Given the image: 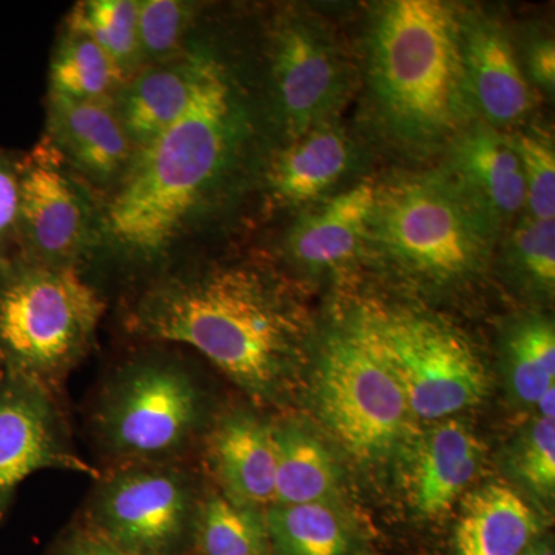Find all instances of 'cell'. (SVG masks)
Masks as SVG:
<instances>
[{
    "mask_svg": "<svg viewBox=\"0 0 555 555\" xmlns=\"http://www.w3.org/2000/svg\"><path fill=\"white\" fill-rule=\"evenodd\" d=\"M124 327L144 341L190 347L261 406L291 387L308 343V318L291 288L255 261L155 278L127 306Z\"/></svg>",
    "mask_w": 555,
    "mask_h": 555,
    "instance_id": "1",
    "label": "cell"
},
{
    "mask_svg": "<svg viewBox=\"0 0 555 555\" xmlns=\"http://www.w3.org/2000/svg\"><path fill=\"white\" fill-rule=\"evenodd\" d=\"M257 109L219 60L188 112L134 150L100 210V241L113 255L152 264L201 215L232 192L250 159Z\"/></svg>",
    "mask_w": 555,
    "mask_h": 555,
    "instance_id": "2",
    "label": "cell"
},
{
    "mask_svg": "<svg viewBox=\"0 0 555 555\" xmlns=\"http://www.w3.org/2000/svg\"><path fill=\"white\" fill-rule=\"evenodd\" d=\"M356 51L360 120L369 141L411 163H427L477 120L463 65L460 5L372 3Z\"/></svg>",
    "mask_w": 555,
    "mask_h": 555,
    "instance_id": "3",
    "label": "cell"
},
{
    "mask_svg": "<svg viewBox=\"0 0 555 555\" xmlns=\"http://www.w3.org/2000/svg\"><path fill=\"white\" fill-rule=\"evenodd\" d=\"M503 230L441 164L377 177L363 261L420 287L451 291L483 276Z\"/></svg>",
    "mask_w": 555,
    "mask_h": 555,
    "instance_id": "4",
    "label": "cell"
},
{
    "mask_svg": "<svg viewBox=\"0 0 555 555\" xmlns=\"http://www.w3.org/2000/svg\"><path fill=\"white\" fill-rule=\"evenodd\" d=\"M215 412L188 358L141 350L101 379L87 412V430L104 467L189 463Z\"/></svg>",
    "mask_w": 555,
    "mask_h": 555,
    "instance_id": "5",
    "label": "cell"
},
{
    "mask_svg": "<svg viewBox=\"0 0 555 555\" xmlns=\"http://www.w3.org/2000/svg\"><path fill=\"white\" fill-rule=\"evenodd\" d=\"M105 299L80 269L13 258L0 264V372L64 398L89 357Z\"/></svg>",
    "mask_w": 555,
    "mask_h": 555,
    "instance_id": "6",
    "label": "cell"
},
{
    "mask_svg": "<svg viewBox=\"0 0 555 555\" xmlns=\"http://www.w3.org/2000/svg\"><path fill=\"white\" fill-rule=\"evenodd\" d=\"M347 317L392 372L415 420L452 418L485 400L483 361L449 321L378 301L363 302Z\"/></svg>",
    "mask_w": 555,
    "mask_h": 555,
    "instance_id": "7",
    "label": "cell"
},
{
    "mask_svg": "<svg viewBox=\"0 0 555 555\" xmlns=\"http://www.w3.org/2000/svg\"><path fill=\"white\" fill-rule=\"evenodd\" d=\"M266 118L278 145L341 120L360 93L356 49L326 17L287 7L266 35Z\"/></svg>",
    "mask_w": 555,
    "mask_h": 555,
    "instance_id": "8",
    "label": "cell"
},
{
    "mask_svg": "<svg viewBox=\"0 0 555 555\" xmlns=\"http://www.w3.org/2000/svg\"><path fill=\"white\" fill-rule=\"evenodd\" d=\"M310 400L321 425L363 465L389 463L414 436L403 390L349 317L321 339Z\"/></svg>",
    "mask_w": 555,
    "mask_h": 555,
    "instance_id": "9",
    "label": "cell"
},
{
    "mask_svg": "<svg viewBox=\"0 0 555 555\" xmlns=\"http://www.w3.org/2000/svg\"><path fill=\"white\" fill-rule=\"evenodd\" d=\"M100 470L78 524L130 555L192 551L204 489L189 463Z\"/></svg>",
    "mask_w": 555,
    "mask_h": 555,
    "instance_id": "10",
    "label": "cell"
},
{
    "mask_svg": "<svg viewBox=\"0 0 555 555\" xmlns=\"http://www.w3.org/2000/svg\"><path fill=\"white\" fill-rule=\"evenodd\" d=\"M100 241V210L87 185L42 138L20 158L17 257L80 269Z\"/></svg>",
    "mask_w": 555,
    "mask_h": 555,
    "instance_id": "11",
    "label": "cell"
},
{
    "mask_svg": "<svg viewBox=\"0 0 555 555\" xmlns=\"http://www.w3.org/2000/svg\"><path fill=\"white\" fill-rule=\"evenodd\" d=\"M47 469L101 473L75 447L64 398L0 372V520L20 486Z\"/></svg>",
    "mask_w": 555,
    "mask_h": 555,
    "instance_id": "12",
    "label": "cell"
},
{
    "mask_svg": "<svg viewBox=\"0 0 555 555\" xmlns=\"http://www.w3.org/2000/svg\"><path fill=\"white\" fill-rule=\"evenodd\" d=\"M463 65L477 120L496 130L525 127L535 105L513 36L499 17L460 5Z\"/></svg>",
    "mask_w": 555,
    "mask_h": 555,
    "instance_id": "13",
    "label": "cell"
},
{
    "mask_svg": "<svg viewBox=\"0 0 555 555\" xmlns=\"http://www.w3.org/2000/svg\"><path fill=\"white\" fill-rule=\"evenodd\" d=\"M366 156L363 139L341 120L278 145L262 173L270 206L298 214L349 188L367 177L363 170Z\"/></svg>",
    "mask_w": 555,
    "mask_h": 555,
    "instance_id": "14",
    "label": "cell"
},
{
    "mask_svg": "<svg viewBox=\"0 0 555 555\" xmlns=\"http://www.w3.org/2000/svg\"><path fill=\"white\" fill-rule=\"evenodd\" d=\"M211 485L244 505L268 509L275 500L273 422L251 408L217 412L199 444Z\"/></svg>",
    "mask_w": 555,
    "mask_h": 555,
    "instance_id": "15",
    "label": "cell"
},
{
    "mask_svg": "<svg viewBox=\"0 0 555 555\" xmlns=\"http://www.w3.org/2000/svg\"><path fill=\"white\" fill-rule=\"evenodd\" d=\"M375 188L377 177L367 175L298 211L283 241L288 264L312 276L341 272L363 261Z\"/></svg>",
    "mask_w": 555,
    "mask_h": 555,
    "instance_id": "16",
    "label": "cell"
},
{
    "mask_svg": "<svg viewBox=\"0 0 555 555\" xmlns=\"http://www.w3.org/2000/svg\"><path fill=\"white\" fill-rule=\"evenodd\" d=\"M404 448V488L416 516L437 520L465 496L485 463V447L462 420L429 423Z\"/></svg>",
    "mask_w": 555,
    "mask_h": 555,
    "instance_id": "17",
    "label": "cell"
},
{
    "mask_svg": "<svg viewBox=\"0 0 555 555\" xmlns=\"http://www.w3.org/2000/svg\"><path fill=\"white\" fill-rule=\"evenodd\" d=\"M43 139L79 181L98 189L115 188L134 153L115 102L49 93Z\"/></svg>",
    "mask_w": 555,
    "mask_h": 555,
    "instance_id": "18",
    "label": "cell"
},
{
    "mask_svg": "<svg viewBox=\"0 0 555 555\" xmlns=\"http://www.w3.org/2000/svg\"><path fill=\"white\" fill-rule=\"evenodd\" d=\"M219 60L206 47H189L173 60L144 65L124 83L115 105L134 150L188 112Z\"/></svg>",
    "mask_w": 555,
    "mask_h": 555,
    "instance_id": "19",
    "label": "cell"
},
{
    "mask_svg": "<svg viewBox=\"0 0 555 555\" xmlns=\"http://www.w3.org/2000/svg\"><path fill=\"white\" fill-rule=\"evenodd\" d=\"M441 158V166L491 215L503 233L525 214L524 173L506 131L474 120Z\"/></svg>",
    "mask_w": 555,
    "mask_h": 555,
    "instance_id": "20",
    "label": "cell"
},
{
    "mask_svg": "<svg viewBox=\"0 0 555 555\" xmlns=\"http://www.w3.org/2000/svg\"><path fill=\"white\" fill-rule=\"evenodd\" d=\"M539 537V518L524 496L488 483L463 496L451 555H520Z\"/></svg>",
    "mask_w": 555,
    "mask_h": 555,
    "instance_id": "21",
    "label": "cell"
},
{
    "mask_svg": "<svg viewBox=\"0 0 555 555\" xmlns=\"http://www.w3.org/2000/svg\"><path fill=\"white\" fill-rule=\"evenodd\" d=\"M266 520L273 555H375L364 529L337 502L272 505Z\"/></svg>",
    "mask_w": 555,
    "mask_h": 555,
    "instance_id": "22",
    "label": "cell"
},
{
    "mask_svg": "<svg viewBox=\"0 0 555 555\" xmlns=\"http://www.w3.org/2000/svg\"><path fill=\"white\" fill-rule=\"evenodd\" d=\"M276 440V481L273 505L337 502L338 463L312 429L283 420L273 422Z\"/></svg>",
    "mask_w": 555,
    "mask_h": 555,
    "instance_id": "23",
    "label": "cell"
},
{
    "mask_svg": "<svg viewBox=\"0 0 555 555\" xmlns=\"http://www.w3.org/2000/svg\"><path fill=\"white\" fill-rule=\"evenodd\" d=\"M500 350L511 396L524 406H535L555 386L553 318L540 312L514 317L503 328Z\"/></svg>",
    "mask_w": 555,
    "mask_h": 555,
    "instance_id": "24",
    "label": "cell"
},
{
    "mask_svg": "<svg viewBox=\"0 0 555 555\" xmlns=\"http://www.w3.org/2000/svg\"><path fill=\"white\" fill-rule=\"evenodd\" d=\"M196 555H273L266 509L244 505L211 485L196 516Z\"/></svg>",
    "mask_w": 555,
    "mask_h": 555,
    "instance_id": "25",
    "label": "cell"
},
{
    "mask_svg": "<svg viewBox=\"0 0 555 555\" xmlns=\"http://www.w3.org/2000/svg\"><path fill=\"white\" fill-rule=\"evenodd\" d=\"M126 79L82 33L65 28L50 64L51 94L76 101L115 102Z\"/></svg>",
    "mask_w": 555,
    "mask_h": 555,
    "instance_id": "26",
    "label": "cell"
},
{
    "mask_svg": "<svg viewBox=\"0 0 555 555\" xmlns=\"http://www.w3.org/2000/svg\"><path fill=\"white\" fill-rule=\"evenodd\" d=\"M65 28L93 40L126 82L142 68L138 0H83L69 11Z\"/></svg>",
    "mask_w": 555,
    "mask_h": 555,
    "instance_id": "27",
    "label": "cell"
},
{
    "mask_svg": "<svg viewBox=\"0 0 555 555\" xmlns=\"http://www.w3.org/2000/svg\"><path fill=\"white\" fill-rule=\"evenodd\" d=\"M503 266L526 291L553 299L555 291V219L520 215L500 238Z\"/></svg>",
    "mask_w": 555,
    "mask_h": 555,
    "instance_id": "28",
    "label": "cell"
},
{
    "mask_svg": "<svg viewBox=\"0 0 555 555\" xmlns=\"http://www.w3.org/2000/svg\"><path fill=\"white\" fill-rule=\"evenodd\" d=\"M198 7L181 0L138 2V40L142 67L173 60L184 53L185 40Z\"/></svg>",
    "mask_w": 555,
    "mask_h": 555,
    "instance_id": "29",
    "label": "cell"
},
{
    "mask_svg": "<svg viewBox=\"0 0 555 555\" xmlns=\"http://www.w3.org/2000/svg\"><path fill=\"white\" fill-rule=\"evenodd\" d=\"M520 160L526 188V214L555 219V150L550 131L534 126L507 131Z\"/></svg>",
    "mask_w": 555,
    "mask_h": 555,
    "instance_id": "30",
    "label": "cell"
},
{
    "mask_svg": "<svg viewBox=\"0 0 555 555\" xmlns=\"http://www.w3.org/2000/svg\"><path fill=\"white\" fill-rule=\"evenodd\" d=\"M516 476L542 499L555 492V418L537 416L516 444L513 454Z\"/></svg>",
    "mask_w": 555,
    "mask_h": 555,
    "instance_id": "31",
    "label": "cell"
},
{
    "mask_svg": "<svg viewBox=\"0 0 555 555\" xmlns=\"http://www.w3.org/2000/svg\"><path fill=\"white\" fill-rule=\"evenodd\" d=\"M20 158L0 147V264L17 257Z\"/></svg>",
    "mask_w": 555,
    "mask_h": 555,
    "instance_id": "32",
    "label": "cell"
},
{
    "mask_svg": "<svg viewBox=\"0 0 555 555\" xmlns=\"http://www.w3.org/2000/svg\"><path fill=\"white\" fill-rule=\"evenodd\" d=\"M526 79L532 89L554 98L555 91V46L554 39L535 35L526 40L524 56L518 54Z\"/></svg>",
    "mask_w": 555,
    "mask_h": 555,
    "instance_id": "33",
    "label": "cell"
},
{
    "mask_svg": "<svg viewBox=\"0 0 555 555\" xmlns=\"http://www.w3.org/2000/svg\"><path fill=\"white\" fill-rule=\"evenodd\" d=\"M53 555H130L94 534L80 524L72 526L57 540Z\"/></svg>",
    "mask_w": 555,
    "mask_h": 555,
    "instance_id": "34",
    "label": "cell"
},
{
    "mask_svg": "<svg viewBox=\"0 0 555 555\" xmlns=\"http://www.w3.org/2000/svg\"><path fill=\"white\" fill-rule=\"evenodd\" d=\"M539 416H546V418H555V386L546 390L535 404Z\"/></svg>",
    "mask_w": 555,
    "mask_h": 555,
    "instance_id": "35",
    "label": "cell"
},
{
    "mask_svg": "<svg viewBox=\"0 0 555 555\" xmlns=\"http://www.w3.org/2000/svg\"><path fill=\"white\" fill-rule=\"evenodd\" d=\"M520 555H555L553 542L540 535Z\"/></svg>",
    "mask_w": 555,
    "mask_h": 555,
    "instance_id": "36",
    "label": "cell"
}]
</instances>
